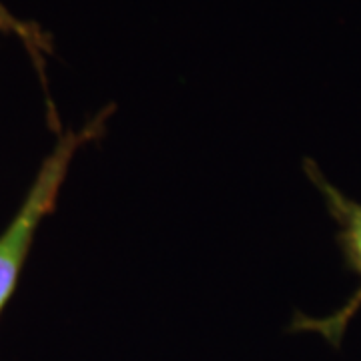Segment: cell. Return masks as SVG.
I'll return each instance as SVG.
<instances>
[{"mask_svg": "<svg viewBox=\"0 0 361 361\" xmlns=\"http://www.w3.org/2000/svg\"><path fill=\"white\" fill-rule=\"evenodd\" d=\"M303 169H305L311 183L317 187V191L323 195L325 207L336 221V241L339 251H341L343 263H345V269L351 271L353 275H357L361 279V203L349 199L337 187H334L329 180L325 179L322 169L317 167L311 159L303 163ZM360 310L361 285L357 287V291L331 315L310 317V315H303L301 311H295L293 322L289 325V331H313V334H319L334 348H339L348 325L357 315Z\"/></svg>", "mask_w": 361, "mask_h": 361, "instance_id": "7a4b0ae2", "label": "cell"}, {"mask_svg": "<svg viewBox=\"0 0 361 361\" xmlns=\"http://www.w3.org/2000/svg\"><path fill=\"white\" fill-rule=\"evenodd\" d=\"M0 32L16 37L25 44L26 52L30 54L35 68L39 71L40 78L44 80V66H47V56L52 52L51 37L35 23H25L20 18H16L0 0Z\"/></svg>", "mask_w": 361, "mask_h": 361, "instance_id": "3957f363", "label": "cell"}, {"mask_svg": "<svg viewBox=\"0 0 361 361\" xmlns=\"http://www.w3.org/2000/svg\"><path fill=\"white\" fill-rule=\"evenodd\" d=\"M109 113L111 109H104L94 118H90L82 129L61 133L54 149L42 161L14 217L0 233V315L16 291L20 273L25 269L42 221L56 207L73 159L85 145L103 137Z\"/></svg>", "mask_w": 361, "mask_h": 361, "instance_id": "6da1fadb", "label": "cell"}]
</instances>
